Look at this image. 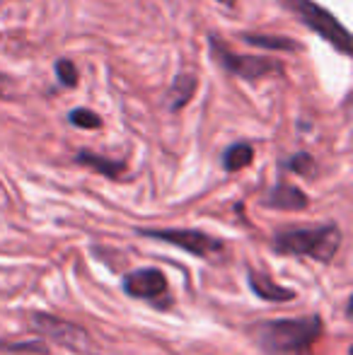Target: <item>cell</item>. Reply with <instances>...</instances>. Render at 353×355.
Listing matches in <instances>:
<instances>
[{"label": "cell", "mask_w": 353, "mask_h": 355, "mask_svg": "<svg viewBox=\"0 0 353 355\" xmlns=\"http://www.w3.org/2000/svg\"><path fill=\"white\" fill-rule=\"evenodd\" d=\"M288 10L295 17H300V22L307 29H312L315 34H320L327 44L336 49L344 56H351V34L329 10H325L322 5H317L315 0H283Z\"/></svg>", "instance_id": "obj_3"}, {"label": "cell", "mask_w": 353, "mask_h": 355, "mask_svg": "<svg viewBox=\"0 0 353 355\" xmlns=\"http://www.w3.org/2000/svg\"><path fill=\"white\" fill-rule=\"evenodd\" d=\"M322 334L317 314L298 319H268L257 327V341L268 355H310L312 343Z\"/></svg>", "instance_id": "obj_1"}, {"label": "cell", "mask_w": 353, "mask_h": 355, "mask_svg": "<svg viewBox=\"0 0 353 355\" xmlns=\"http://www.w3.org/2000/svg\"><path fill=\"white\" fill-rule=\"evenodd\" d=\"M29 327H32L34 331L42 334L44 338H49V341H53V343H58V346L68 348V351L87 353L89 348H92V341H89V334L85 331V329L76 327V324L66 322V319L53 317V314L34 312Z\"/></svg>", "instance_id": "obj_5"}, {"label": "cell", "mask_w": 353, "mask_h": 355, "mask_svg": "<svg viewBox=\"0 0 353 355\" xmlns=\"http://www.w3.org/2000/svg\"><path fill=\"white\" fill-rule=\"evenodd\" d=\"M245 42L252 46L276 49V51H300V44H295L288 37H268V34H245Z\"/></svg>", "instance_id": "obj_13"}, {"label": "cell", "mask_w": 353, "mask_h": 355, "mask_svg": "<svg viewBox=\"0 0 353 355\" xmlns=\"http://www.w3.org/2000/svg\"><path fill=\"white\" fill-rule=\"evenodd\" d=\"M211 53L216 58L218 66H223L227 73L240 75L242 80H259L264 75H281L283 66L273 58L264 56H237L232 53L221 39L211 37Z\"/></svg>", "instance_id": "obj_4"}, {"label": "cell", "mask_w": 353, "mask_h": 355, "mask_svg": "<svg viewBox=\"0 0 353 355\" xmlns=\"http://www.w3.org/2000/svg\"><path fill=\"white\" fill-rule=\"evenodd\" d=\"M273 252L288 257H307L315 261L329 263L341 249V230L336 225L305 230H286L273 237Z\"/></svg>", "instance_id": "obj_2"}, {"label": "cell", "mask_w": 353, "mask_h": 355, "mask_svg": "<svg viewBox=\"0 0 353 355\" xmlns=\"http://www.w3.org/2000/svg\"><path fill=\"white\" fill-rule=\"evenodd\" d=\"M250 288L257 293V297L266 300V302H288L295 297V293L288 288H281L278 283H273L266 273L250 271Z\"/></svg>", "instance_id": "obj_9"}, {"label": "cell", "mask_w": 353, "mask_h": 355, "mask_svg": "<svg viewBox=\"0 0 353 355\" xmlns=\"http://www.w3.org/2000/svg\"><path fill=\"white\" fill-rule=\"evenodd\" d=\"M15 92V83H12V78H8L5 73H0V99L3 97H8V94H12Z\"/></svg>", "instance_id": "obj_18"}, {"label": "cell", "mask_w": 353, "mask_h": 355, "mask_svg": "<svg viewBox=\"0 0 353 355\" xmlns=\"http://www.w3.org/2000/svg\"><path fill=\"white\" fill-rule=\"evenodd\" d=\"M283 167L291 169V172H298V174H305V177H310V174L315 172V159H312L307 153H298V155H293L291 159H286V164H283Z\"/></svg>", "instance_id": "obj_16"}, {"label": "cell", "mask_w": 353, "mask_h": 355, "mask_svg": "<svg viewBox=\"0 0 353 355\" xmlns=\"http://www.w3.org/2000/svg\"><path fill=\"white\" fill-rule=\"evenodd\" d=\"M141 234L146 237H155L162 242H170L175 247L184 249L189 254H196V257H216L225 249V244L221 239L211 237V234L201 232V230H143Z\"/></svg>", "instance_id": "obj_6"}, {"label": "cell", "mask_w": 353, "mask_h": 355, "mask_svg": "<svg viewBox=\"0 0 353 355\" xmlns=\"http://www.w3.org/2000/svg\"><path fill=\"white\" fill-rule=\"evenodd\" d=\"M196 75L191 73H182L177 75L175 80H172L170 85V92H167V99H170V109L172 112H177V109H184L189 102H191L193 92H196Z\"/></svg>", "instance_id": "obj_10"}, {"label": "cell", "mask_w": 353, "mask_h": 355, "mask_svg": "<svg viewBox=\"0 0 353 355\" xmlns=\"http://www.w3.org/2000/svg\"><path fill=\"white\" fill-rule=\"evenodd\" d=\"M216 3L225 5V8H232V5H235V0H216Z\"/></svg>", "instance_id": "obj_19"}, {"label": "cell", "mask_w": 353, "mask_h": 355, "mask_svg": "<svg viewBox=\"0 0 353 355\" xmlns=\"http://www.w3.org/2000/svg\"><path fill=\"white\" fill-rule=\"evenodd\" d=\"M264 203L268 208H278V211H302L310 201L300 189L291 187V184H278L266 193Z\"/></svg>", "instance_id": "obj_8"}, {"label": "cell", "mask_w": 353, "mask_h": 355, "mask_svg": "<svg viewBox=\"0 0 353 355\" xmlns=\"http://www.w3.org/2000/svg\"><path fill=\"white\" fill-rule=\"evenodd\" d=\"M0 351H10V353H49L44 338L37 341H19V343H0Z\"/></svg>", "instance_id": "obj_15"}, {"label": "cell", "mask_w": 353, "mask_h": 355, "mask_svg": "<svg viewBox=\"0 0 353 355\" xmlns=\"http://www.w3.org/2000/svg\"><path fill=\"white\" fill-rule=\"evenodd\" d=\"M255 159V150H252L250 143H235L223 153V167L227 172H237V169H245L252 164Z\"/></svg>", "instance_id": "obj_12"}, {"label": "cell", "mask_w": 353, "mask_h": 355, "mask_svg": "<svg viewBox=\"0 0 353 355\" xmlns=\"http://www.w3.org/2000/svg\"><path fill=\"white\" fill-rule=\"evenodd\" d=\"M123 290H126L131 297L138 300H153L155 304H160V300H165L167 304V278L157 268H141V271H133L123 278Z\"/></svg>", "instance_id": "obj_7"}, {"label": "cell", "mask_w": 353, "mask_h": 355, "mask_svg": "<svg viewBox=\"0 0 353 355\" xmlns=\"http://www.w3.org/2000/svg\"><path fill=\"white\" fill-rule=\"evenodd\" d=\"M68 121L73 123V126L78 128H102V116H99L97 112H92V109H73L71 114H68Z\"/></svg>", "instance_id": "obj_14"}, {"label": "cell", "mask_w": 353, "mask_h": 355, "mask_svg": "<svg viewBox=\"0 0 353 355\" xmlns=\"http://www.w3.org/2000/svg\"><path fill=\"white\" fill-rule=\"evenodd\" d=\"M76 162L85 164V167L94 169V172L104 174V177H109V179H119L123 174V169H126V164L119 162V159L99 157V155H94V153H87V150H80V153L76 155Z\"/></svg>", "instance_id": "obj_11"}, {"label": "cell", "mask_w": 353, "mask_h": 355, "mask_svg": "<svg viewBox=\"0 0 353 355\" xmlns=\"http://www.w3.org/2000/svg\"><path fill=\"white\" fill-rule=\"evenodd\" d=\"M56 78L61 85H66V87H76L78 85V68L73 66V61H68V58H58L56 61Z\"/></svg>", "instance_id": "obj_17"}]
</instances>
